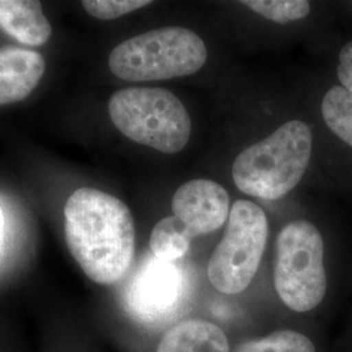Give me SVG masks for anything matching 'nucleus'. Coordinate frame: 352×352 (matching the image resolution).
<instances>
[{
	"label": "nucleus",
	"instance_id": "nucleus-1",
	"mask_svg": "<svg viewBox=\"0 0 352 352\" xmlns=\"http://www.w3.org/2000/svg\"><path fill=\"white\" fill-rule=\"evenodd\" d=\"M67 247L89 279L113 285L135 257V221L126 204L94 188L75 190L64 205Z\"/></svg>",
	"mask_w": 352,
	"mask_h": 352
},
{
	"label": "nucleus",
	"instance_id": "nucleus-2",
	"mask_svg": "<svg viewBox=\"0 0 352 352\" xmlns=\"http://www.w3.org/2000/svg\"><path fill=\"white\" fill-rule=\"evenodd\" d=\"M311 155V128L300 120H289L240 153L232 164V179L245 195L278 200L300 183Z\"/></svg>",
	"mask_w": 352,
	"mask_h": 352
},
{
	"label": "nucleus",
	"instance_id": "nucleus-3",
	"mask_svg": "<svg viewBox=\"0 0 352 352\" xmlns=\"http://www.w3.org/2000/svg\"><path fill=\"white\" fill-rule=\"evenodd\" d=\"M208 59L201 37L187 28L167 26L129 38L110 54L113 75L126 81H155L193 75Z\"/></svg>",
	"mask_w": 352,
	"mask_h": 352
},
{
	"label": "nucleus",
	"instance_id": "nucleus-4",
	"mask_svg": "<svg viewBox=\"0 0 352 352\" xmlns=\"http://www.w3.org/2000/svg\"><path fill=\"white\" fill-rule=\"evenodd\" d=\"M109 113L113 126L128 139L155 151L174 154L188 144V111L166 89H122L109 102Z\"/></svg>",
	"mask_w": 352,
	"mask_h": 352
},
{
	"label": "nucleus",
	"instance_id": "nucleus-5",
	"mask_svg": "<svg viewBox=\"0 0 352 352\" xmlns=\"http://www.w3.org/2000/svg\"><path fill=\"white\" fill-rule=\"evenodd\" d=\"M274 285L280 300L295 312H309L327 295L324 240L315 225L295 221L278 235Z\"/></svg>",
	"mask_w": 352,
	"mask_h": 352
},
{
	"label": "nucleus",
	"instance_id": "nucleus-6",
	"mask_svg": "<svg viewBox=\"0 0 352 352\" xmlns=\"http://www.w3.org/2000/svg\"><path fill=\"white\" fill-rule=\"evenodd\" d=\"M267 234V218L258 205L248 200L232 205L223 239L208 265V277L214 289L235 295L251 285L264 254Z\"/></svg>",
	"mask_w": 352,
	"mask_h": 352
},
{
	"label": "nucleus",
	"instance_id": "nucleus-7",
	"mask_svg": "<svg viewBox=\"0 0 352 352\" xmlns=\"http://www.w3.org/2000/svg\"><path fill=\"white\" fill-rule=\"evenodd\" d=\"M183 296L182 269L153 256L140 266L126 289V311L140 322L158 324L175 314Z\"/></svg>",
	"mask_w": 352,
	"mask_h": 352
},
{
	"label": "nucleus",
	"instance_id": "nucleus-8",
	"mask_svg": "<svg viewBox=\"0 0 352 352\" xmlns=\"http://www.w3.org/2000/svg\"><path fill=\"white\" fill-rule=\"evenodd\" d=\"M171 206L174 215L188 228L192 238L218 230L230 215L226 189L206 179L190 180L179 187Z\"/></svg>",
	"mask_w": 352,
	"mask_h": 352
},
{
	"label": "nucleus",
	"instance_id": "nucleus-9",
	"mask_svg": "<svg viewBox=\"0 0 352 352\" xmlns=\"http://www.w3.org/2000/svg\"><path fill=\"white\" fill-rule=\"evenodd\" d=\"M46 69L37 51L6 47L0 50V106L23 101L37 88Z\"/></svg>",
	"mask_w": 352,
	"mask_h": 352
},
{
	"label": "nucleus",
	"instance_id": "nucleus-10",
	"mask_svg": "<svg viewBox=\"0 0 352 352\" xmlns=\"http://www.w3.org/2000/svg\"><path fill=\"white\" fill-rule=\"evenodd\" d=\"M0 28L26 46H42L52 33L41 3L33 0H0Z\"/></svg>",
	"mask_w": 352,
	"mask_h": 352
},
{
	"label": "nucleus",
	"instance_id": "nucleus-11",
	"mask_svg": "<svg viewBox=\"0 0 352 352\" xmlns=\"http://www.w3.org/2000/svg\"><path fill=\"white\" fill-rule=\"evenodd\" d=\"M157 352H230L225 331L213 322L187 320L171 327Z\"/></svg>",
	"mask_w": 352,
	"mask_h": 352
},
{
	"label": "nucleus",
	"instance_id": "nucleus-12",
	"mask_svg": "<svg viewBox=\"0 0 352 352\" xmlns=\"http://www.w3.org/2000/svg\"><path fill=\"white\" fill-rule=\"evenodd\" d=\"M190 240L188 228L179 218L166 217L151 231V253L160 260L175 263L188 253Z\"/></svg>",
	"mask_w": 352,
	"mask_h": 352
},
{
	"label": "nucleus",
	"instance_id": "nucleus-13",
	"mask_svg": "<svg viewBox=\"0 0 352 352\" xmlns=\"http://www.w3.org/2000/svg\"><path fill=\"white\" fill-rule=\"evenodd\" d=\"M321 110L327 126L352 148V93L343 87L330 89Z\"/></svg>",
	"mask_w": 352,
	"mask_h": 352
},
{
	"label": "nucleus",
	"instance_id": "nucleus-14",
	"mask_svg": "<svg viewBox=\"0 0 352 352\" xmlns=\"http://www.w3.org/2000/svg\"><path fill=\"white\" fill-rule=\"evenodd\" d=\"M238 352H316L314 342L295 330H277L241 344Z\"/></svg>",
	"mask_w": 352,
	"mask_h": 352
},
{
	"label": "nucleus",
	"instance_id": "nucleus-15",
	"mask_svg": "<svg viewBox=\"0 0 352 352\" xmlns=\"http://www.w3.org/2000/svg\"><path fill=\"white\" fill-rule=\"evenodd\" d=\"M243 4L278 24L302 20L311 11V4L305 0H245Z\"/></svg>",
	"mask_w": 352,
	"mask_h": 352
},
{
	"label": "nucleus",
	"instance_id": "nucleus-16",
	"mask_svg": "<svg viewBox=\"0 0 352 352\" xmlns=\"http://www.w3.org/2000/svg\"><path fill=\"white\" fill-rule=\"evenodd\" d=\"M148 0H85L82 7L87 12L100 20H113L126 13L149 6Z\"/></svg>",
	"mask_w": 352,
	"mask_h": 352
},
{
	"label": "nucleus",
	"instance_id": "nucleus-17",
	"mask_svg": "<svg viewBox=\"0 0 352 352\" xmlns=\"http://www.w3.org/2000/svg\"><path fill=\"white\" fill-rule=\"evenodd\" d=\"M337 75L342 87L352 93V41L342 47Z\"/></svg>",
	"mask_w": 352,
	"mask_h": 352
},
{
	"label": "nucleus",
	"instance_id": "nucleus-18",
	"mask_svg": "<svg viewBox=\"0 0 352 352\" xmlns=\"http://www.w3.org/2000/svg\"><path fill=\"white\" fill-rule=\"evenodd\" d=\"M3 230H4V218H3V212L0 209V247L3 243Z\"/></svg>",
	"mask_w": 352,
	"mask_h": 352
}]
</instances>
